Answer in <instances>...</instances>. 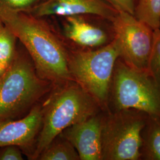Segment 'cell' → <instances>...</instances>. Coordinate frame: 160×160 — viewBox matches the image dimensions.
Here are the masks:
<instances>
[{
    "mask_svg": "<svg viewBox=\"0 0 160 160\" xmlns=\"http://www.w3.org/2000/svg\"><path fill=\"white\" fill-rule=\"evenodd\" d=\"M6 68H7L4 67L1 63H0V77L4 74V72L6 71Z\"/></svg>",
    "mask_w": 160,
    "mask_h": 160,
    "instance_id": "20",
    "label": "cell"
},
{
    "mask_svg": "<svg viewBox=\"0 0 160 160\" xmlns=\"http://www.w3.org/2000/svg\"><path fill=\"white\" fill-rule=\"evenodd\" d=\"M105 112L102 160H141L142 133L148 115L135 109Z\"/></svg>",
    "mask_w": 160,
    "mask_h": 160,
    "instance_id": "6",
    "label": "cell"
},
{
    "mask_svg": "<svg viewBox=\"0 0 160 160\" xmlns=\"http://www.w3.org/2000/svg\"><path fill=\"white\" fill-rule=\"evenodd\" d=\"M120 51L113 38L96 49L80 50L68 55V68L73 81L108 110L110 86L114 65Z\"/></svg>",
    "mask_w": 160,
    "mask_h": 160,
    "instance_id": "4",
    "label": "cell"
},
{
    "mask_svg": "<svg viewBox=\"0 0 160 160\" xmlns=\"http://www.w3.org/2000/svg\"><path fill=\"white\" fill-rule=\"evenodd\" d=\"M0 160H23L22 152L16 145H8L0 148Z\"/></svg>",
    "mask_w": 160,
    "mask_h": 160,
    "instance_id": "19",
    "label": "cell"
},
{
    "mask_svg": "<svg viewBox=\"0 0 160 160\" xmlns=\"http://www.w3.org/2000/svg\"><path fill=\"white\" fill-rule=\"evenodd\" d=\"M135 109L160 119V86L148 72L118 58L114 65L108 111Z\"/></svg>",
    "mask_w": 160,
    "mask_h": 160,
    "instance_id": "5",
    "label": "cell"
},
{
    "mask_svg": "<svg viewBox=\"0 0 160 160\" xmlns=\"http://www.w3.org/2000/svg\"><path fill=\"white\" fill-rule=\"evenodd\" d=\"M37 160H80V157L70 142L59 135L40 153Z\"/></svg>",
    "mask_w": 160,
    "mask_h": 160,
    "instance_id": "13",
    "label": "cell"
},
{
    "mask_svg": "<svg viewBox=\"0 0 160 160\" xmlns=\"http://www.w3.org/2000/svg\"><path fill=\"white\" fill-rule=\"evenodd\" d=\"M71 82L62 84L43 108L42 124L32 159L37 160L40 153L65 129L102 111L93 97L77 83Z\"/></svg>",
    "mask_w": 160,
    "mask_h": 160,
    "instance_id": "2",
    "label": "cell"
},
{
    "mask_svg": "<svg viewBox=\"0 0 160 160\" xmlns=\"http://www.w3.org/2000/svg\"><path fill=\"white\" fill-rule=\"evenodd\" d=\"M65 34L75 43L87 48H99L111 41L103 29L87 22L81 16L66 17Z\"/></svg>",
    "mask_w": 160,
    "mask_h": 160,
    "instance_id": "11",
    "label": "cell"
},
{
    "mask_svg": "<svg viewBox=\"0 0 160 160\" xmlns=\"http://www.w3.org/2000/svg\"><path fill=\"white\" fill-rule=\"evenodd\" d=\"M110 22L113 38L120 51L119 58L132 68L149 73L154 30L134 15L125 12H117Z\"/></svg>",
    "mask_w": 160,
    "mask_h": 160,
    "instance_id": "7",
    "label": "cell"
},
{
    "mask_svg": "<svg viewBox=\"0 0 160 160\" xmlns=\"http://www.w3.org/2000/svg\"><path fill=\"white\" fill-rule=\"evenodd\" d=\"M134 16L153 30L160 27V0H138Z\"/></svg>",
    "mask_w": 160,
    "mask_h": 160,
    "instance_id": "14",
    "label": "cell"
},
{
    "mask_svg": "<svg viewBox=\"0 0 160 160\" xmlns=\"http://www.w3.org/2000/svg\"><path fill=\"white\" fill-rule=\"evenodd\" d=\"M51 84L38 74L31 58L16 51L0 77V119L16 118L31 108Z\"/></svg>",
    "mask_w": 160,
    "mask_h": 160,
    "instance_id": "3",
    "label": "cell"
},
{
    "mask_svg": "<svg viewBox=\"0 0 160 160\" xmlns=\"http://www.w3.org/2000/svg\"><path fill=\"white\" fill-rule=\"evenodd\" d=\"M27 12L39 18L94 15L109 21L117 12L103 0H42Z\"/></svg>",
    "mask_w": 160,
    "mask_h": 160,
    "instance_id": "8",
    "label": "cell"
},
{
    "mask_svg": "<svg viewBox=\"0 0 160 160\" xmlns=\"http://www.w3.org/2000/svg\"><path fill=\"white\" fill-rule=\"evenodd\" d=\"M42 0H0V4L16 11L27 12Z\"/></svg>",
    "mask_w": 160,
    "mask_h": 160,
    "instance_id": "17",
    "label": "cell"
},
{
    "mask_svg": "<svg viewBox=\"0 0 160 160\" xmlns=\"http://www.w3.org/2000/svg\"><path fill=\"white\" fill-rule=\"evenodd\" d=\"M16 37L0 20V63L7 67L14 57Z\"/></svg>",
    "mask_w": 160,
    "mask_h": 160,
    "instance_id": "15",
    "label": "cell"
},
{
    "mask_svg": "<svg viewBox=\"0 0 160 160\" xmlns=\"http://www.w3.org/2000/svg\"><path fill=\"white\" fill-rule=\"evenodd\" d=\"M159 28L160 29V27H159Z\"/></svg>",
    "mask_w": 160,
    "mask_h": 160,
    "instance_id": "21",
    "label": "cell"
},
{
    "mask_svg": "<svg viewBox=\"0 0 160 160\" xmlns=\"http://www.w3.org/2000/svg\"><path fill=\"white\" fill-rule=\"evenodd\" d=\"M117 12H125L132 15L135 14V0H103Z\"/></svg>",
    "mask_w": 160,
    "mask_h": 160,
    "instance_id": "18",
    "label": "cell"
},
{
    "mask_svg": "<svg viewBox=\"0 0 160 160\" xmlns=\"http://www.w3.org/2000/svg\"><path fill=\"white\" fill-rule=\"evenodd\" d=\"M142 138L141 159L160 160V119L148 116Z\"/></svg>",
    "mask_w": 160,
    "mask_h": 160,
    "instance_id": "12",
    "label": "cell"
},
{
    "mask_svg": "<svg viewBox=\"0 0 160 160\" xmlns=\"http://www.w3.org/2000/svg\"><path fill=\"white\" fill-rule=\"evenodd\" d=\"M149 73L160 86V29L154 30L153 44L148 65Z\"/></svg>",
    "mask_w": 160,
    "mask_h": 160,
    "instance_id": "16",
    "label": "cell"
},
{
    "mask_svg": "<svg viewBox=\"0 0 160 160\" xmlns=\"http://www.w3.org/2000/svg\"><path fill=\"white\" fill-rule=\"evenodd\" d=\"M43 114V108L35 106L19 120L0 119V148L16 145L24 150L34 149L42 127Z\"/></svg>",
    "mask_w": 160,
    "mask_h": 160,
    "instance_id": "10",
    "label": "cell"
},
{
    "mask_svg": "<svg viewBox=\"0 0 160 160\" xmlns=\"http://www.w3.org/2000/svg\"><path fill=\"white\" fill-rule=\"evenodd\" d=\"M0 20L25 47L41 77L57 85L73 81L65 47L40 18L0 4Z\"/></svg>",
    "mask_w": 160,
    "mask_h": 160,
    "instance_id": "1",
    "label": "cell"
},
{
    "mask_svg": "<svg viewBox=\"0 0 160 160\" xmlns=\"http://www.w3.org/2000/svg\"><path fill=\"white\" fill-rule=\"evenodd\" d=\"M103 114L75 123L60 134L74 146L80 160H102Z\"/></svg>",
    "mask_w": 160,
    "mask_h": 160,
    "instance_id": "9",
    "label": "cell"
}]
</instances>
